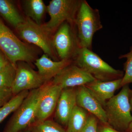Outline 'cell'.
Segmentation results:
<instances>
[{
	"mask_svg": "<svg viewBox=\"0 0 132 132\" xmlns=\"http://www.w3.org/2000/svg\"><path fill=\"white\" fill-rule=\"evenodd\" d=\"M73 63L94 79L109 81L123 78V71L113 68L91 50L81 48L73 60Z\"/></svg>",
	"mask_w": 132,
	"mask_h": 132,
	"instance_id": "obj_1",
	"label": "cell"
},
{
	"mask_svg": "<svg viewBox=\"0 0 132 132\" xmlns=\"http://www.w3.org/2000/svg\"><path fill=\"white\" fill-rule=\"evenodd\" d=\"M129 85L123 86L120 92L107 102L104 107L108 125L120 131H127L132 122L131 106L128 99Z\"/></svg>",
	"mask_w": 132,
	"mask_h": 132,
	"instance_id": "obj_2",
	"label": "cell"
},
{
	"mask_svg": "<svg viewBox=\"0 0 132 132\" xmlns=\"http://www.w3.org/2000/svg\"><path fill=\"white\" fill-rule=\"evenodd\" d=\"M74 24L80 47L92 50L94 34L103 28L98 10L93 8L86 0H82Z\"/></svg>",
	"mask_w": 132,
	"mask_h": 132,
	"instance_id": "obj_3",
	"label": "cell"
},
{
	"mask_svg": "<svg viewBox=\"0 0 132 132\" xmlns=\"http://www.w3.org/2000/svg\"><path fill=\"white\" fill-rule=\"evenodd\" d=\"M0 49L16 66L17 62L30 63L35 60L34 50L22 42L5 25L0 18Z\"/></svg>",
	"mask_w": 132,
	"mask_h": 132,
	"instance_id": "obj_4",
	"label": "cell"
},
{
	"mask_svg": "<svg viewBox=\"0 0 132 132\" xmlns=\"http://www.w3.org/2000/svg\"><path fill=\"white\" fill-rule=\"evenodd\" d=\"M43 86L29 92L14 112L3 132H21L36 122L37 106L42 93Z\"/></svg>",
	"mask_w": 132,
	"mask_h": 132,
	"instance_id": "obj_5",
	"label": "cell"
},
{
	"mask_svg": "<svg viewBox=\"0 0 132 132\" xmlns=\"http://www.w3.org/2000/svg\"><path fill=\"white\" fill-rule=\"evenodd\" d=\"M15 29L22 39L40 48L45 54L54 61H60L53 43L52 34L47 31L42 25L36 24L27 17Z\"/></svg>",
	"mask_w": 132,
	"mask_h": 132,
	"instance_id": "obj_6",
	"label": "cell"
},
{
	"mask_svg": "<svg viewBox=\"0 0 132 132\" xmlns=\"http://www.w3.org/2000/svg\"><path fill=\"white\" fill-rule=\"evenodd\" d=\"M82 0H52L47 7L50 20L43 25L52 34L64 22L75 24L76 15Z\"/></svg>",
	"mask_w": 132,
	"mask_h": 132,
	"instance_id": "obj_7",
	"label": "cell"
},
{
	"mask_svg": "<svg viewBox=\"0 0 132 132\" xmlns=\"http://www.w3.org/2000/svg\"><path fill=\"white\" fill-rule=\"evenodd\" d=\"M53 42L60 60L72 61L81 48L75 24L66 22L58 28Z\"/></svg>",
	"mask_w": 132,
	"mask_h": 132,
	"instance_id": "obj_8",
	"label": "cell"
},
{
	"mask_svg": "<svg viewBox=\"0 0 132 132\" xmlns=\"http://www.w3.org/2000/svg\"><path fill=\"white\" fill-rule=\"evenodd\" d=\"M45 83L38 72L33 69L28 63L17 62L15 76L11 88L14 95L24 91L38 89Z\"/></svg>",
	"mask_w": 132,
	"mask_h": 132,
	"instance_id": "obj_9",
	"label": "cell"
},
{
	"mask_svg": "<svg viewBox=\"0 0 132 132\" xmlns=\"http://www.w3.org/2000/svg\"><path fill=\"white\" fill-rule=\"evenodd\" d=\"M95 80L72 62L58 74L53 79L52 82L64 89L85 86Z\"/></svg>",
	"mask_w": 132,
	"mask_h": 132,
	"instance_id": "obj_10",
	"label": "cell"
},
{
	"mask_svg": "<svg viewBox=\"0 0 132 132\" xmlns=\"http://www.w3.org/2000/svg\"><path fill=\"white\" fill-rule=\"evenodd\" d=\"M62 89L52 82L43 85L37 106L36 122L47 119L55 111Z\"/></svg>",
	"mask_w": 132,
	"mask_h": 132,
	"instance_id": "obj_11",
	"label": "cell"
},
{
	"mask_svg": "<svg viewBox=\"0 0 132 132\" xmlns=\"http://www.w3.org/2000/svg\"><path fill=\"white\" fill-rule=\"evenodd\" d=\"M76 105L96 117L101 123L108 125L104 108L85 86L76 88Z\"/></svg>",
	"mask_w": 132,
	"mask_h": 132,
	"instance_id": "obj_12",
	"label": "cell"
},
{
	"mask_svg": "<svg viewBox=\"0 0 132 132\" xmlns=\"http://www.w3.org/2000/svg\"><path fill=\"white\" fill-rule=\"evenodd\" d=\"M76 88L62 89L55 111L57 123L67 126L68 119L76 105Z\"/></svg>",
	"mask_w": 132,
	"mask_h": 132,
	"instance_id": "obj_13",
	"label": "cell"
},
{
	"mask_svg": "<svg viewBox=\"0 0 132 132\" xmlns=\"http://www.w3.org/2000/svg\"><path fill=\"white\" fill-rule=\"evenodd\" d=\"M122 79L109 81L95 79L85 86L104 107L107 102L114 96L116 91L121 87Z\"/></svg>",
	"mask_w": 132,
	"mask_h": 132,
	"instance_id": "obj_14",
	"label": "cell"
},
{
	"mask_svg": "<svg viewBox=\"0 0 132 132\" xmlns=\"http://www.w3.org/2000/svg\"><path fill=\"white\" fill-rule=\"evenodd\" d=\"M71 60H53L46 54L36 60L35 63L38 72L44 81L46 82L54 78L64 68L72 63Z\"/></svg>",
	"mask_w": 132,
	"mask_h": 132,
	"instance_id": "obj_15",
	"label": "cell"
},
{
	"mask_svg": "<svg viewBox=\"0 0 132 132\" xmlns=\"http://www.w3.org/2000/svg\"><path fill=\"white\" fill-rule=\"evenodd\" d=\"M0 15L15 29L25 20L12 1L9 0H0Z\"/></svg>",
	"mask_w": 132,
	"mask_h": 132,
	"instance_id": "obj_16",
	"label": "cell"
},
{
	"mask_svg": "<svg viewBox=\"0 0 132 132\" xmlns=\"http://www.w3.org/2000/svg\"><path fill=\"white\" fill-rule=\"evenodd\" d=\"M89 114L87 111L76 105L69 118L67 132H82L87 122Z\"/></svg>",
	"mask_w": 132,
	"mask_h": 132,
	"instance_id": "obj_17",
	"label": "cell"
},
{
	"mask_svg": "<svg viewBox=\"0 0 132 132\" xmlns=\"http://www.w3.org/2000/svg\"><path fill=\"white\" fill-rule=\"evenodd\" d=\"M26 14L36 24L41 25L42 21L47 11V7L42 0H27L24 1Z\"/></svg>",
	"mask_w": 132,
	"mask_h": 132,
	"instance_id": "obj_18",
	"label": "cell"
},
{
	"mask_svg": "<svg viewBox=\"0 0 132 132\" xmlns=\"http://www.w3.org/2000/svg\"><path fill=\"white\" fill-rule=\"evenodd\" d=\"M24 91L14 95L7 104L0 108V123L12 113L14 112L20 105L29 93Z\"/></svg>",
	"mask_w": 132,
	"mask_h": 132,
	"instance_id": "obj_19",
	"label": "cell"
},
{
	"mask_svg": "<svg viewBox=\"0 0 132 132\" xmlns=\"http://www.w3.org/2000/svg\"><path fill=\"white\" fill-rule=\"evenodd\" d=\"M29 130L31 132H67L59 123L47 119L36 122L29 127Z\"/></svg>",
	"mask_w": 132,
	"mask_h": 132,
	"instance_id": "obj_20",
	"label": "cell"
},
{
	"mask_svg": "<svg viewBox=\"0 0 132 132\" xmlns=\"http://www.w3.org/2000/svg\"><path fill=\"white\" fill-rule=\"evenodd\" d=\"M119 59H126V61L123 64L125 71L124 76L121 82V87L127 85L132 83V46L130 51L127 53L121 55Z\"/></svg>",
	"mask_w": 132,
	"mask_h": 132,
	"instance_id": "obj_21",
	"label": "cell"
},
{
	"mask_svg": "<svg viewBox=\"0 0 132 132\" xmlns=\"http://www.w3.org/2000/svg\"><path fill=\"white\" fill-rule=\"evenodd\" d=\"M16 72V66L11 64L0 72V88H11Z\"/></svg>",
	"mask_w": 132,
	"mask_h": 132,
	"instance_id": "obj_22",
	"label": "cell"
},
{
	"mask_svg": "<svg viewBox=\"0 0 132 132\" xmlns=\"http://www.w3.org/2000/svg\"><path fill=\"white\" fill-rule=\"evenodd\" d=\"M98 119L89 113L86 126L81 132H98Z\"/></svg>",
	"mask_w": 132,
	"mask_h": 132,
	"instance_id": "obj_23",
	"label": "cell"
},
{
	"mask_svg": "<svg viewBox=\"0 0 132 132\" xmlns=\"http://www.w3.org/2000/svg\"><path fill=\"white\" fill-rule=\"evenodd\" d=\"M13 95L11 88H0V108L7 104L14 97Z\"/></svg>",
	"mask_w": 132,
	"mask_h": 132,
	"instance_id": "obj_24",
	"label": "cell"
},
{
	"mask_svg": "<svg viewBox=\"0 0 132 132\" xmlns=\"http://www.w3.org/2000/svg\"><path fill=\"white\" fill-rule=\"evenodd\" d=\"M11 64L6 55L0 49V72L5 70Z\"/></svg>",
	"mask_w": 132,
	"mask_h": 132,
	"instance_id": "obj_25",
	"label": "cell"
},
{
	"mask_svg": "<svg viewBox=\"0 0 132 132\" xmlns=\"http://www.w3.org/2000/svg\"><path fill=\"white\" fill-rule=\"evenodd\" d=\"M101 123L102 124V126L100 130H98V132H123L115 130L109 126L108 125Z\"/></svg>",
	"mask_w": 132,
	"mask_h": 132,
	"instance_id": "obj_26",
	"label": "cell"
},
{
	"mask_svg": "<svg viewBox=\"0 0 132 132\" xmlns=\"http://www.w3.org/2000/svg\"><path fill=\"white\" fill-rule=\"evenodd\" d=\"M128 99H129V102L131 106V112L132 115V89H130L129 90V94H128Z\"/></svg>",
	"mask_w": 132,
	"mask_h": 132,
	"instance_id": "obj_27",
	"label": "cell"
},
{
	"mask_svg": "<svg viewBox=\"0 0 132 132\" xmlns=\"http://www.w3.org/2000/svg\"><path fill=\"white\" fill-rule=\"evenodd\" d=\"M127 131H128V132H132V122L129 125Z\"/></svg>",
	"mask_w": 132,
	"mask_h": 132,
	"instance_id": "obj_28",
	"label": "cell"
},
{
	"mask_svg": "<svg viewBox=\"0 0 132 132\" xmlns=\"http://www.w3.org/2000/svg\"><path fill=\"white\" fill-rule=\"evenodd\" d=\"M25 132H31V131H30V130L29 129V130H27V131H26Z\"/></svg>",
	"mask_w": 132,
	"mask_h": 132,
	"instance_id": "obj_29",
	"label": "cell"
}]
</instances>
